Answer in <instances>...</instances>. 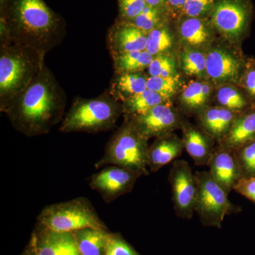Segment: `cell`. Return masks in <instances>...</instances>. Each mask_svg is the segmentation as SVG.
I'll list each match as a JSON object with an SVG mask.
<instances>
[{
    "label": "cell",
    "mask_w": 255,
    "mask_h": 255,
    "mask_svg": "<svg viewBox=\"0 0 255 255\" xmlns=\"http://www.w3.org/2000/svg\"><path fill=\"white\" fill-rule=\"evenodd\" d=\"M147 35L131 23L117 21L110 28L107 37L111 55L145 50Z\"/></svg>",
    "instance_id": "4fadbf2b"
},
{
    "label": "cell",
    "mask_w": 255,
    "mask_h": 255,
    "mask_svg": "<svg viewBox=\"0 0 255 255\" xmlns=\"http://www.w3.org/2000/svg\"><path fill=\"white\" fill-rule=\"evenodd\" d=\"M65 35V20L44 0H1L3 43L31 47L46 54Z\"/></svg>",
    "instance_id": "6da1fadb"
},
{
    "label": "cell",
    "mask_w": 255,
    "mask_h": 255,
    "mask_svg": "<svg viewBox=\"0 0 255 255\" xmlns=\"http://www.w3.org/2000/svg\"><path fill=\"white\" fill-rule=\"evenodd\" d=\"M142 174L119 166L105 167L92 176L90 186L97 191L107 203L131 192L137 179Z\"/></svg>",
    "instance_id": "8fae6325"
},
{
    "label": "cell",
    "mask_w": 255,
    "mask_h": 255,
    "mask_svg": "<svg viewBox=\"0 0 255 255\" xmlns=\"http://www.w3.org/2000/svg\"><path fill=\"white\" fill-rule=\"evenodd\" d=\"M216 99L220 107L237 114L243 113L254 107L246 94L233 85H221L216 94Z\"/></svg>",
    "instance_id": "484cf974"
},
{
    "label": "cell",
    "mask_w": 255,
    "mask_h": 255,
    "mask_svg": "<svg viewBox=\"0 0 255 255\" xmlns=\"http://www.w3.org/2000/svg\"><path fill=\"white\" fill-rule=\"evenodd\" d=\"M35 242V255H82L72 233H58L42 226Z\"/></svg>",
    "instance_id": "2e32d148"
},
{
    "label": "cell",
    "mask_w": 255,
    "mask_h": 255,
    "mask_svg": "<svg viewBox=\"0 0 255 255\" xmlns=\"http://www.w3.org/2000/svg\"><path fill=\"white\" fill-rule=\"evenodd\" d=\"M119 18L117 21L128 22L142 12L145 7V0H118Z\"/></svg>",
    "instance_id": "836d02e7"
},
{
    "label": "cell",
    "mask_w": 255,
    "mask_h": 255,
    "mask_svg": "<svg viewBox=\"0 0 255 255\" xmlns=\"http://www.w3.org/2000/svg\"><path fill=\"white\" fill-rule=\"evenodd\" d=\"M239 164L241 179L255 177V140L235 151Z\"/></svg>",
    "instance_id": "4dcf8cb0"
},
{
    "label": "cell",
    "mask_w": 255,
    "mask_h": 255,
    "mask_svg": "<svg viewBox=\"0 0 255 255\" xmlns=\"http://www.w3.org/2000/svg\"><path fill=\"white\" fill-rule=\"evenodd\" d=\"M147 141L148 140L125 119L107 144L102 158L96 162L95 168L116 165L135 171L142 176H148Z\"/></svg>",
    "instance_id": "5b68a950"
},
{
    "label": "cell",
    "mask_w": 255,
    "mask_h": 255,
    "mask_svg": "<svg viewBox=\"0 0 255 255\" xmlns=\"http://www.w3.org/2000/svg\"><path fill=\"white\" fill-rule=\"evenodd\" d=\"M177 28L181 41L191 48H204L214 38V28L207 18L182 16Z\"/></svg>",
    "instance_id": "ac0fdd59"
},
{
    "label": "cell",
    "mask_w": 255,
    "mask_h": 255,
    "mask_svg": "<svg viewBox=\"0 0 255 255\" xmlns=\"http://www.w3.org/2000/svg\"><path fill=\"white\" fill-rule=\"evenodd\" d=\"M212 87L206 81L191 82L183 90L180 97L183 110L189 114H199L207 107Z\"/></svg>",
    "instance_id": "7402d4cb"
},
{
    "label": "cell",
    "mask_w": 255,
    "mask_h": 255,
    "mask_svg": "<svg viewBox=\"0 0 255 255\" xmlns=\"http://www.w3.org/2000/svg\"><path fill=\"white\" fill-rule=\"evenodd\" d=\"M172 46L173 36L165 25H162L147 33L145 50L153 56L168 53Z\"/></svg>",
    "instance_id": "83f0119b"
},
{
    "label": "cell",
    "mask_w": 255,
    "mask_h": 255,
    "mask_svg": "<svg viewBox=\"0 0 255 255\" xmlns=\"http://www.w3.org/2000/svg\"><path fill=\"white\" fill-rule=\"evenodd\" d=\"M179 65L188 76L207 78L206 54L196 48L184 50L179 56Z\"/></svg>",
    "instance_id": "4316f807"
},
{
    "label": "cell",
    "mask_w": 255,
    "mask_h": 255,
    "mask_svg": "<svg viewBox=\"0 0 255 255\" xmlns=\"http://www.w3.org/2000/svg\"><path fill=\"white\" fill-rule=\"evenodd\" d=\"M182 139L172 133L156 137L149 147L147 167L151 172H156L182 155L184 150Z\"/></svg>",
    "instance_id": "e0dca14e"
},
{
    "label": "cell",
    "mask_w": 255,
    "mask_h": 255,
    "mask_svg": "<svg viewBox=\"0 0 255 255\" xmlns=\"http://www.w3.org/2000/svg\"><path fill=\"white\" fill-rule=\"evenodd\" d=\"M195 174L199 190L194 212L204 226L221 228L226 216L241 212V208L229 200L227 193L209 171L196 172Z\"/></svg>",
    "instance_id": "52a82bcc"
},
{
    "label": "cell",
    "mask_w": 255,
    "mask_h": 255,
    "mask_svg": "<svg viewBox=\"0 0 255 255\" xmlns=\"http://www.w3.org/2000/svg\"><path fill=\"white\" fill-rule=\"evenodd\" d=\"M124 114L120 102L110 92L95 99L76 98L64 117L60 131L96 133L113 128Z\"/></svg>",
    "instance_id": "277c9868"
},
{
    "label": "cell",
    "mask_w": 255,
    "mask_h": 255,
    "mask_svg": "<svg viewBox=\"0 0 255 255\" xmlns=\"http://www.w3.org/2000/svg\"><path fill=\"white\" fill-rule=\"evenodd\" d=\"M238 114L220 106H207L197 114L199 127L219 142L229 131Z\"/></svg>",
    "instance_id": "d6986e66"
},
{
    "label": "cell",
    "mask_w": 255,
    "mask_h": 255,
    "mask_svg": "<svg viewBox=\"0 0 255 255\" xmlns=\"http://www.w3.org/2000/svg\"><path fill=\"white\" fill-rule=\"evenodd\" d=\"M166 10L146 5L142 12L128 23L147 34L152 30L164 24V11Z\"/></svg>",
    "instance_id": "f1b7e54d"
},
{
    "label": "cell",
    "mask_w": 255,
    "mask_h": 255,
    "mask_svg": "<svg viewBox=\"0 0 255 255\" xmlns=\"http://www.w3.org/2000/svg\"><path fill=\"white\" fill-rule=\"evenodd\" d=\"M105 255H140L122 238L109 234Z\"/></svg>",
    "instance_id": "e575fe53"
},
{
    "label": "cell",
    "mask_w": 255,
    "mask_h": 255,
    "mask_svg": "<svg viewBox=\"0 0 255 255\" xmlns=\"http://www.w3.org/2000/svg\"><path fill=\"white\" fill-rule=\"evenodd\" d=\"M38 220L40 224L54 232L73 233L85 228L106 230L91 202L84 197L47 206Z\"/></svg>",
    "instance_id": "8992f818"
},
{
    "label": "cell",
    "mask_w": 255,
    "mask_h": 255,
    "mask_svg": "<svg viewBox=\"0 0 255 255\" xmlns=\"http://www.w3.org/2000/svg\"><path fill=\"white\" fill-rule=\"evenodd\" d=\"M46 53L22 45L1 43L0 110L5 113L31 85L45 64Z\"/></svg>",
    "instance_id": "3957f363"
},
{
    "label": "cell",
    "mask_w": 255,
    "mask_h": 255,
    "mask_svg": "<svg viewBox=\"0 0 255 255\" xmlns=\"http://www.w3.org/2000/svg\"><path fill=\"white\" fill-rule=\"evenodd\" d=\"M181 85L182 82L179 75L167 78L149 75L147 78V90L155 92L169 100L177 93Z\"/></svg>",
    "instance_id": "f546056e"
},
{
    "label": "cell",
    "mask_w": 255,
    "mask_h": 255,
    "mask_svg": "<svg viewBox=\"0 0 255 255\" xmlns=\"http://www.w3.org/2000/svg\"><path fill=\"white\" fill-rule=\"evenodd\" d=\"M167 104H171L169 99L148 90L122 102L124 117L139 115L156 106Z\"/></svg>",
    "instance_id": "cb8c5ba5"
},
{
    "label": "cell",
    "mask_w": 255,
    "mask_h": 255,
    "mask_svg": "<svg viewBox=\"0 0 255 255\" xmlns=\"http://www.w3.org/2000/svg\"><path fill=\"white\" fill-rule=\"evenodd\" d=\"M182 141L187 153L197 166L209 165L216 150V140L201 128L184 122L182 128Z\"/></svg>",
    "instance_id": "9a60e30c"
},
{
    "label": "cell",
    "mask_w": 255,
    "mask_h": 255,
    "mask_svg": "<svg viewBox=\"0 0 255 255\" xmlns=\"http://www.w3.org/2000/svg\"><path fill=\"white\" fill-rule=\"evenodd\" d=\"M210 174L229 195L241 179L239 164L235 151L218 145L209 163Z\"/></svg>",
    "instance_id": "5bb4252c"
},
{
    "label": "cell",
    "mask_w": 255,
    "mask_h": 255,
    "mask_svg": "<svg viewBox=\"0 0 255 255\" xmlns=\"http://www.w3.org/2000/svg\"><path fill=\"white\" fill-rule=\"evenodd\" d=\"M233 190L255 204V177L240 179Z\"/></svg>",
    "instance_id": "8d00e7d4"
},
{
    "label": "cell",
    "mask_w": 255,
    "mask_h": 255,
    "mask_svg": "<svg viewBox=\"0 0 255 255\" xmlns=\"http://www.w3.org/2000/svg\"><path fill=\"white\" fill-rule=\"evenodd\" d=\"M146 4L153 7L166 9V1L167 0H145Z\"/></svg>",
    "instance_id": "f35d334b"
},
{
    "label": "cell",
    "mask_w": 255,
    "mask_h": 255,
    "mask_svg": "<svg viewBox=\"0 0 255 255\" xmlns=\"http://www.w3.org/2000/svg\"><path fill=\"white\" fill-rule=\"evenodd\" d=\"M72 233L82 255H105L106 244L110 234L105 230L85 228Z\"/></svg>",
    "instance_id": "603a6c76"
},
{
    "label": "cell",
    "mask_w": 255,
    "mask_h": 255,
    "mask_svg": "<svg viewBox=\"0 0 255 255\" xmlns=\"http://www.w3.org/2000/svg\"><path fill=\"white\" fill-rule=\"evenodd\" d=\"M147 71L150 76L153 77L167 78L177 75L175 60L168 53L154 56Z\"/></svg>",
    "instance_id": "1f68e13d"
},
{
    "label": "cell",
    "mask_w": 255,
    "mask_h": 255,
    "mask_svg": "<svg viewBox=\"0 0 255 255\" xmlns=\"http://www.w3.org/2000/svg\"><path fill=\"white\" fill-rule=\"evenodd\" d=\"M253 16L251 0H216L210 22L223 37L238 42L248 33Z\"/></svg>",
    "instance_id": "ba28073f"
},
{
    "label": "cell",
    "mask_w": 255,
    "mask_h": 255,
    "mask_svg": "<svg viewBox=\"0 0 255 255\" xmlns=\"http://www.w3.org/2000/svg\"><path fill=\"white\" fill-rule=\"evenodd\" d=\"M239 85L244 89L246 95L255 107V59L251 58L247 62L246 69Z\"/></svg>",
    "instance_id": "d590c367"
},
{
    "label": "cell",
    "mask_w": 255,
    "mask_h": 255,
    "mask_svg": "<svg viewBox=\"0 0 255 255\" xmlns=\"http://www.w3.org/2000/svg\"><path fill=\"white\" fill-rule=\"evenodd\" d=\"M147 78L142 72L116 74L109 92L115 100L123 102L147 90Z\"/></svg>",
    "instance_id": "44dd1931"
},
{
    "label": "cell",
    "mask_w": 255,
    "mask_h": 255,
    "mask_svg": "<svg viewBox=\"0 0 255 255\" xmlns=\"http://www.w3.org/2000/svg\"><path fill=\"white\" fill-rule=\"evenodd\" d=\"M125 119L147 140L172 133L184 123L171 104L156 106L145 113L125 117Z\"/></svg>",
    "instance_id": "30bf717a"
},
{
    "label": "cell",
    "mask_w": 255,
    "mask_h": 255,
    "mask_svg": "<svg viewBox=\"0 0 255 255\" xmlns=\"http://www.w3.org/2000/svg\"><path fill=\"white\" fill-rule=\"evenodd\" d=\"M168 180L176 214L181 219H191L195 209L199 184L189 162L184 159L174 160L169 170Z\"/></svg>",
    "instance_id": "9c48e42d"
},
{
    "label": "cell",
    "mask_w": 255,
    "mask_h": 255,
    "mask_svg": "<svg viewBox=\"0 0 255 255\" xmlns=\"http://www.w3.org/2000/svg\"><path fill=\"white\" fill-rule=\"evenodd\" d=\"M255 140V107L238 114L229 131L219 146L228 150L236 151L242 146Z\"/></svg>",
    "instance_id": "ffe728a7"
},
{
    "label": "cell",
    "mask_w": 255,
    "mask_h": 255,
    "mask_svg": "<svg viewBox=\"0 0 255 255\" xmlns=\"http://www.w3.org/2000/svg\"><path fill=\"white\" fill-rule=\"evenodd\" d=\"M216 0H187L181 11V16L207 18L211 16Z\"/></svg>",
    "instance_id": "d6a6232c"
},
{
    "label": "cell",
    "mask_w": 255,
    "mask_h": 255,
    "mask_svg": "<svg viewBox=\"0 0 255 255\" xmlns=\"http://www.w3.org/2000/svg\"><path fill=\"white\" fill-rule=\"evenodd\" d=\"M153 58L147 50L114 55L115 74L140 73L148 68Z\"/></svg>",
    "instance_id": "d4e9b609"
},
{
    "label": "cell",
    "mask_w": 255,
    "mask_h": 255,
    "mask_svg": "<svg viewBox=\"0 0 255 255\" xmlns=\"http://www.w3.org/2000/svg\"><path fill=\"white\" fill-rule=\"evenodd\" d=\"M187 1V0H167L166 9L172 14L178 13L179 14Z\"/></svg>",
    "instance_id": "74e56055"
},
{
    "label": "cell",
    "mask_w": 255,
    "mask_h": 255,
    "mask_svg": "<svg viewBox=\"0 0 255 255\" xmlns=\"http://www.w3.org/2000/svg\"><path fill=\"white\" fill-rule=\"evenodd\" d=\"M66 95L44 64L31 85L5 114L13 127L28 137L48 133L63 119Z\"/></svg>",
    "instance_id": "7a4b0ae2"
},
{
    "label": "cell",
    "mask_w": 255,
    "mask_h": 255,
    "mask_svg": "<svg viewBox=\"0 0 255 255\" xmlns=\"http://www.w3.org/2000/svg\"><path fill=\"white\" fill-rule=\"evenodd\" d=\"M248 60L223 47H215L206 53L207 78L219 85L239 84Z\"/></svg>",
    "instance_id": "7c38bea8"
}]
</instances>
